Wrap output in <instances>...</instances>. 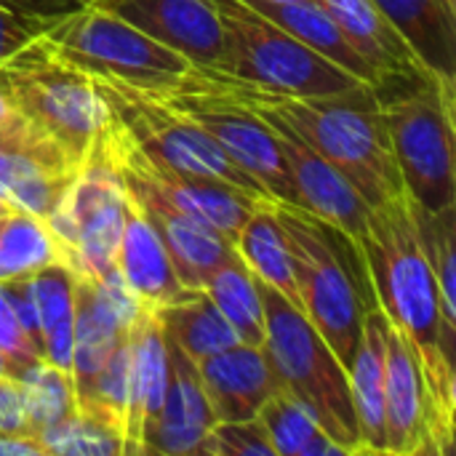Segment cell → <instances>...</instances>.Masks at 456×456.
Here are the masks:
<instances>
[{"label":"cell","mask_w":456,"mask_h":456,"mask_svg":"<svg viewBox=\"0 0 456 456\" xmlns=\"http://www.w3.org/2000/svg\"><path fill=\"white\" fill-rule=\"evenodd\" d=\"M374 305L414 350L428 393V454L454 446V347L438 307V286L414 222L406 192L369 208L366 235L358 246Z\"/></svg>","instance_id":"6da1fadb"},{"label":"cell","mask_w":456,"mask_h":456,"mask_svg":"<svg viewBox=\"0 0 456 456\" xmlns=\"http://www.w3.org/2000/svg\"><path fill=\"white\" fill-rule=\"evenodd\" d=\"M203 72L216 88L235 96L259 118H273L289 126L355 187L369 208L403 192L382 118L379 91L374 86L334 96H291L238 80L227 72Z\"/></svg>","instance_id":"7a4b0ae2"},{"label":"cell","mask_w":456,"mask_h":456,"mask_svg":"<svg viewBox=\"0 0 456 456\" xmlns=\"http://www.w3.org/2000/svg\"><path fill=\"white\" fill-rule=\"evenodd\" d=\"M0 94L13 112L80 168L110 115L91 75L45 35L0 61Z\"/></svg>","instance_id":"3957f363"},{"label":"cell","mask_w":456,"mask_h":456,"mask_svg":"<svg viewBox=\"0 0 456 456\" xmlns=\"http://www.w3.org/2000/svg\"><path fill=\"white\" fill-rule=\"evenodd\" d=\"M256 286L267 329L262 353L267 355L281 390L302 401L321 430L342 446L345 454H363L347 369L297 305L259 281Z\"/></svg>","instance_id":"277c9868"},{"label":"cell","mask_w":456,"mask_h":456,"mask_svg":"<svg viewBox=\"0 0 456 456\" xmlns=\"http://www.w3.org/2000/svg\"><path fill=\"white\" fill-rule=\"evenodd\" d=\"M395 96H382V118L403 192L422 211L456 206L454 88L428 75L401 77Z\"/></svg>","instance_id":"5b68a950"},{"label":"cell","mask_w":456,"mask_h":456,"mask_svg":"<svg viewBox=\"0 0 456 456\" xmlns=\"http://www.w3.org/2000/svg\"><path fill=\"white\" fill-rule=\"evenodd\" d=\"M88 75L104 99L110 123L147 158L176 174L222 182L259 200L275 203L262 190V184L251 179L192 118H187L184 112H179L152 91H144L139 86L107 75H96V72Z\"/></svg>","instance_id":"8992f818"},{"label":"cell","mask_w":456,"mask_h":456,"mask_svg":"<svg viewBox=\"0 0 456 456\" xmlns=\"http://www.w3.org/2000/svg\"><path fill=\"white\" fill-rule=\"evenodd\" d=\"M294 259L299 310L326 339L345 369L353 366L366 302L358 281L345 265V248L331 240L334 227L299 206H275Z\"/></svg>","instance_id":"52a82bcc"},{"label":"cell","mask_w":456,"mask_h":456,"mask_svg":"<svg viewBox=\"0 0 456 456\" xmlns=\"http://www.w3.org/2000/svg\"><path fill=\"white\" fill-rule=\"evenodd\" d=\"M211 3L227 37L222 72L291 96H334L366 86L243 0Z\"/></svg>","instance_id":"ba28073f"},{"label":"cell","mask_w":456,"mask_h":456,"mask_svg":"<svg viewBox=\"0 0 456 456\" xmlns=\"http://www.w3.org/2000/svg\"><path fill=\"white\" fill-rule=\"evenodd\" d=\"M126 184L110 144V123L67 184L48 224L64 248V267L88 281L115 270L126 219Z\"/></svg>","instance_id":"9c48e42d"},{"label":"cell","mask_w":456,"mask_h":456,"mask_svg":"<svg viewBox=\"0 0 456 456\" xmlns=\"http://www.w3.org/2000/svg\"><path fill=\"white\" fill-rule=\"evenodd\" d=\"M45 37L83 69L147 91L171 88L192 69L182 53L152 40L102 3H86L61 16Z\"/></svg>","instance_id":"30bf717a"},{"label":"cell","mask_w":456,"mask_h":456,"mask_svg":"<svg viewBox=\"0 0 456 456\" xmlns=\"http://www.w3.org/2000/svg\"><path fill=\"white\" fill-rule=\"evenodd\" d=\"M152 94L192 118L275 203L297 206V192L281 158L275 131L254 110L216 88L203 69L192 67L176 86Z\"/></svg>","instance_id":"8fae6325"},{"label":"cell","mask_w":456,"mask_h":456,"mask_svg":"<svg viewBox=\"0 0 456 456\" xmlns=\"http://www.w3.org/2000/svg\"><path fill=\"white\" fill-rule=\"evenodd\" d=\"M110 144H112V155H115V163L120 168L126 187H139V190L158 195L168 206H174V208L195 216L198 222L208 224L211 230H216L230 246L235 243L251 208L256 203H270V200H259L243 190H235L230 184L176 174V171L155 163L136 144H131L112 123H110Z\"/></svg>","instance_id":"7c38bea8"},{"label":"cell","mask_w":456,"mask_h":456,"mask_svg":"<svg viewBox=\"0 0 456 456\" xmlns=\"http://www.w3.org/2000/svg\"><path fill=\"white\" fill-rule=\"evenodd\" d=\"M262 120L275 131L281 158L289 168L297 192V206L310 211L329 227H334L358 251L366 235V216H369L366 200L329 160H323L310 144H305L289 126L273 118H262Z\"/></svg>","instance_id":"4fadbf2b"},{"label":"cell","mask_w":456,"mask_h":456,"mask_svg":"<svg viewBox=\"0 0 456 456\" xmlns=\"http://www.w3.org/2000/svg\"><path fill=\"white\" fill-rule=\"evenodd\" d=\"M182 53L192 67L222 72L227 37L211 0H94Z\"/></svg>","instance_id":"5bb4252c"},{"label":"cell","mask_w":456,"mask_h":456,"mask_svg":"<svg viewBox=\"0 0 456 456\" xmlns=\"http://www.w3.org/2000/svg\"><path fill=\"white\" fill-rule=\"evenodd\" d=\"M166 395L152 430L144 438L142 454L187 456L198 454L200 444L214 425L195 361L166 337Z\"/></svg>","instance_id":"9a60e30c"},{"label":"cell","mask_w":456,"mask_h":456,"mask_svg":"<svg viewBox=\"0 0 456 456\" xmlns=\"http://www.w3.org/2000/svg\"><path fill=\"white\" fill-rule=\"evenodd\" d=\"M166 334L155 307L142 305L128 326V411L123 454L142 456L166 395Z\"/></svg>","instance_id":"2e32d148"},{"label":"cell","mask_w":456,"mask_h":456,"mask_svg":"<svg viewBox=\"0 0 456 456\" xmlns=\"http://www.w3.org/2000/svg\"><path fill=\"white\" fill-rule=\"evenodd\" d=\"M214 422L254 419L265 401L281 390L262 347L238 342L195 361Z\"/></svg>","instance_id":"e0dca14e"},{"label":"cell","mask_w":456,"mask_h":456,"mask_svg":"<svg viewBox=\"0 0 456 456\" xmlns=\"http://www.w3.org/2000/svg\"><path fill=\"white\" fill-rule=\"evenodd\" d=\"M385 452L428 454V393L419 361L398 329L385 334Z\"/></svg>","instance_id":"ac0fdd59"},{"label":"cell","mask_w":456,"mask_h":456,"mask_svg":"<svg viewBox=\"0 0 456 456\" xmlns=\"http://www.w3.org/2000/svg\"><path fill=\"white\" fill-rule=\"evenodd\" d=\"M126 192L134 198V203L144 211L155 232L160 235L176 270V278L184 289H200L216 267L235 256V248L216 230L198 222L195 216L168 206L147 190L126 187Z\"/></svg>","instance_id":"d6986e66"},{"label":"cell","mask_w":456,"mask_h":456,"mask_svg":"<svg viewBox=\"0 0 456 456\" xmlns=\"http://www.w3.org/2000/svg\"><path fill=\"white\" fill-rule=\"evenodd\" d=\"M417 67L456 91V0H374Z\"/></svg>","instance_id":"ffe728a7"},{"label":"cell","mask_w":456,"mask_h":456,"mask_svg":"<svg viewBox=\"0 0 456 456\" xmlns=\"http://www.w3.org/2000/svg\"><path fill=\"white\" fill-rule=\"evenodd\" d=\"M115 267L123 275L126 286L136 294V299L155 310L174 302L184 291L160 235L131 195L126 198V219Z\"/></svg>","instance_id":"44dd1931"},{"label":"cell","mask_w":456,"mask_h":456,"mask_svg":"<svg viewBox=\"0 0 456 456\" xmlns=\"http://www.w3.org/2000/svg\"><path fill=\"white\" fill-rule=\"evenodd\" d=\"M75 281V323H72V385L77 406L94 390L96 377L102 374L110 353L128 331V321L115 313V307L102 297L94 281L77 278Z\"/></svg>","instance_id":"7402d4cb"},{"label":"cell","mask_w":456,"mask_h":456,"mask_svg":"<svg viewBox=\"0 0 456 456\" xmlns=\"http://www.w3.org/2000/svg\"><path fill=\"white\" fill-rule=\"evenodd\" d=\"M385 334L387 318L377 305L366 307L358 350L347 369L350 395L363 454L385 452Z\"/></svg>","instance_id":"603a6c76"},{"label":"cell","mask_w":456,"mask_h":456,"mask_svg":"<svg viewBox=\"0 0 456 456\" xmlns=\"http://www.w3.org/2000/svg\"><path fill=\"white\" fill-rule=\"evenodd\" d=\"M246 5H251L254 11H259L262 16L283 27L289 35L302 40L305 45L318 51L329 61H334L337 67L358 77L361 83L374 86V88L385 83L379 69L347 40V35L337 27V21L326 13V8L318 0H286V3L254 0Z\"/></svg>","instance_id":"cb8c5ba5"},{"label":"cell","mask_w":456,"mask_h":456,"mask_svg":"<svg viewBox=\"0 0 456 456\" xmlns=\"http://www.w3.org/2000/svg\"><path fill=\"white\" fill-rule=\"evenodd\" d=\"M347 40L379 69L385 80L425 75L398 32L385 21L374 0H318Z\"/></svg>","instance_id":"d4e9b609"},{"label":"cell","mask_w":456,"mask_h":456,"mask_svg":"<svg viewBox=\"0 0 456 456\" xmlns=\"http://www.w3.org/2000/svg\"><path fill=\"white\" fill-rule=\"evenodd\" d=\"M275 206L278 203H256L246 224L240 227L232 248L259 283L270 286L273 291H278L281 297H286L291 305L299 307L294 259Z\"/></svg>","instance_id":"484cf974"},{"label":"cell","mask_w":456,"mask_h":456,"mask_svg":"<svg viewBox=\"0 0 456 456\" xmlns=\"http://www.w3.org/2000/svg\"><path fill=\"white\" fill-rule=\"evenodd\" d=\"M163 334L174 339L192 361L238 345V334L203 289H184L174 302L158 307Z\"/></svg>","instance_id":"4316f807"},{"label":"cell","mask_w":456,"mask_h":456,"mask_svg":"<svg viewBox=\"0 0 456 456\" xmlns=\"http://www.w3.org/2000/svg\"><path fill=\"white\" fill-rule=\"evenodd\" d=\"M32 302L43 337V358L69 374L72 366V323H75V281L64 265H51L29 275ZM72 377V374H69Z\"/></svg>","instance_id":"83f0119b"},{"label":"cell","mask_w":456,"mask_h":456,"mask_svg":"<svg viewBox=\"0 0 456 456\" xmlns=\"http://www.w3.org/2000/svg\"><path fill=\"white\" fill-rule=\"evenodd\" d=\"M51 265H64V248L53 227L21 208L0 216V283L29 278Z\"/></svg>","instance_id":"f1b7e54d"},{"label":"cell","mask_w":456,"mask_h":456,"mask_svg":"<svg viewBox=\"0 0 456 456\" xmlns=\"http://www.w3.org/2000/svg\"><path fill=\"white\" fill-rule=\"evenodd\" d=\"M200 289L227 318V323L232 326L240 342L251 347L265 345L267 329H265V307H262L259 286L238 254L227 259L222 267H216Z\"/></svg>","instance_id":"f546056e"},{"label":"cell","mask_w":456,"mask_h":456,"mask_svg":"<svg viewBox=\"0 0 456 456\" xmlns=\"http://www.w3.org/2000/svg\"><path fill=\"white\" fill-rule=\"evenodd\" d=\"M262 422L275 456H347L318 425L313 411L291 393H273L259 409Z\"/></svg>","instance_id":"4dcf8cb0"},{"label":"cell","mask_w":456,"mask_h":456,"mask_svg":"<svg viewBox=\"0 0 456 456\" xmlns=\"http://www.w3.org/2000/svg\"><path fill=\"white\" fill-rule=\"evenodd\" d=\"M414 203V200H411ZM414 222H417V232L422 240V251L430 262V270L436 275V286H438V307H441V321L446 334L456 337V259H454V243H456V214L454 206L444 208V211H422L419 206H414Z\"/></svg>","instance_id":"1f68e13d"},{"label":"cell","mask_w":456,"mask_h":456,"mask_svg":"<svg viewBox=\"0 0 456 456\" xmlns=\"http://www.w3.org/2000/svg\"><path fill=\"white\" fill-rule=\"evenodd\" d=\"M16 382L21 387V401L35 441L43 428L77 411L72 377L59 366L48 363L45 358H37L29 366H24L16 374Z\"/></svg>","instance_id":"d6a6232c"},{"label":"cell","mask_w":456,"mask_h":456,"mask_svg":"<svg viewBox=\"0 0 456 456\" xmlns=\"http://www.w3.org/2000/svg\"><path fill=\"white\" fill-rule=\"evenodd\" d=\"M37 444L45 456H118L123 454V438L102 422L75 411L37 433Z\"/></svg>","instance_id":"836d02e7"},{"label":"cell","mask_w":456,"mask_h":456,"mask_svg":"<svg viewBox=\"0 0 456 456\" xmlns=\"http://www.w3.org/2000/svg\"><path fill=\"white\" fill-rule=\"evenodd\" d=\"M198 454L211 456H275L273 444L262 428V422L254 419H238V422H214L200 444Z\"/></svg>","instance_id":"e575fe53"},{"label":"cell","mask_w":456,"mask_h":456,"mask_svg":"<svg viewBox=\"0 0 456 456\" xmlns=\"http://www.w3.org/2000/svg\"><path fill=\"white\" fill-rule=\"evenodd\" d=\"M0 358L5 361V377L16 379V374L29 366L32 361H37L40 355L35 353V347L27 342V337L21 334L19 323L13 321L3 294H0Z\"/></svg>","instance_id":"d590c367"},{"label":"cell","mask_w":456,"mask_h":456,"mask_svg":"<svg viewBox=\"0 0 456 456\" xmlns=\"http://www.w3.org/2000/svg\"><path fill=\"white\" fill-rule=\"evenodd\" d=\"M51 27H53V21H48V19L27 16V13L0 5V61H5L11 53H16L29 40L45 35Z\"/></svg>","instance_id":"8d00e7d4"},{"label":"cell","mask_w":456,"mask_h":456,"mask_svg":"<svg viewBox=\"0 0 456 456\" xmlns=\"http://www.w3.org/2000/svg\"><path fill=\"white\" fill-rule=\"evenodd\" d=\"M0 456H45V452L35 438L0 436Z\"/></svg>","instance_id":"74e56055"},{"label":"cell","mask_w":456,"mask_h":456,"mask_svg":"<svg viewBox=\"0 0 456 456\" xmlns=\"http://www.w3.org/2000/svg\"><path fill=\"white\" fill-rule=\"evenodd\" d=\"M13 118H16V112H13V107L8 104V99L0 94V131L8 126V123H13Z\"/></svg>","instance_id":"f35d334b"},{"label":"cell","mask_w":456,"mask_h":456,"mask_svg":"<svg viewBox=\"0 0 456 456\" xmlns=\"http://www.w3.org/2000/svg\"><path fill=\"white\" fill-rule=\"evenodd\" d=\"M11 208H13V206H11V203H8L5 198H0V216H3V214H8Z\"/></svg>","instance_id":"ab89813d"},{"label":"cell","mask_w":456,"mask_h":456,"mask_svg":"<svg viewBox=\"0 0 456 456\" xmlns=\"http://www.w3.org/2000/svg\"><path fill=\"white\" fill-rule=\"evenodd\" d=\"M243 3H254V0H243ZM262 3H286V0H262Z\"/></svg>","instance_id":"60d3db41"},{"label":"cell","mask_w":456,"mask_h":456,"mask_svg":"<svg viewBox=\"0 0 456 456\" xmlns=\"http://www.w3.org/2000/svg\"><path fill=\"white\" fill-rule=\"evenodd\" d=\"M83 3H94V0H83Z\"/></svg>","instance_id":"b9f144b4"}]
</instances>
